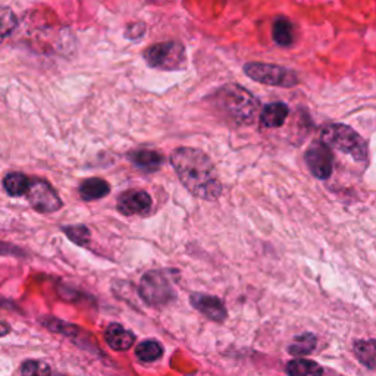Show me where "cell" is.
Listing matches in <instances>:
<instances>
[{"instance_id":"cell-5","label":"cell","mask_w":376,"mask_h":376,"mask_svg":"<svg viewBox=\"0 0 376 376\" xmlns=\"http://www.w3.org/2000/svg\"><path fill=\"white\" fill-rule=\"evenodd\" d=\"M140 296L149 306L162 307L173 303L177 293L165 272L149 270L140 281Z\"/></svg>"},{"instance_id":"cell-18","label":"cell","mask_w":376,"mask_h":376,"mask_svg":"<svg viewBox=\"0 0 376 376\" xmlns=\"http://www.w3.org/2000/svg\"><path fill=\"white\" fill-rule=\"evenodd\" d=\"M318 346V337L312 332H304L293 339L288 346V353L293 356H307L315 351Z\"/></svg>"},{"instance_id":"cell-2","label":"cell","mask_w":376,"mask_h":376,"mask_svg":"<svg viewBox=\"0 0 376 376\" xmlns=\"http://www.w3.org/2000/svg\"><path fill=\"white\" fill-rule=\"evenodd\" d=\"M215 106L237 125H251L259 115L261 101L238 84H227L213 93Z\"/></svg>"},{"instance_id":"cell-3","label":"cell","mask_w":376,"mask_h":376,"mask_svg":"<svg viewBox=\"0 0 376 376\" xmlns=\"http://www.w3.org/2000/svg\"><path fill=\"white\" fill-rule=\"evenodd\" d=\"M320 140L330 149L350 155L357 162H366L368 144L363 137L346 124H331L320 134Z\"/></svg>"},{"instance_id":"cell-16","label":"cell","mask_w":376,"mask_h":376,"mask_svg":"<svg viewBox=\"0 0 376 376\" xmlns=\"http://www.w3.org/2000/svg\"><path fill=\"white\" fill-rule=\"evenodd\" d=\"M135 356L142 363H153L158 362L163 356V347L156 339H146L137 346Z\"/></svg>"},{"instance_id":"cell-25","label":"cell","mask_w":376,"mask_h":376,"mask_svg":"<svg viewBox=\"0 0 376 376\" xmlns=\"http://www.w3.org/2000/svg\"><path fill=\"white\" fill-rule=\"evenodd\" d=\"M16 251L12 246L5 244V243H0V254H16Z\"/></svg>"},{"instance_id":"cell-10","label":"cell","mask_w":376,"mask_h":376,"mask_svg":"<svg viewBox=\"0 0 376 376\" xmlns=\"http://www.w3.org/2000/svg\"><path fill=\"white\" fill-rule=\"evenodd\" d=\"M192 304L197 312L206 316L208 319L213 322H224L228 316L225 304L219 297L215 296H208L201 293H194L192 294Z\"/></svg>"},{"instance_id":"cell-14","label":"cell","mask_w":376,"mask_h":376,"mask_svg":"<svg viewBox=\"0 0 376 376\" xmlns=\"http://www.w3.org/2000/svg\"><path fill=\"white\" fill-rule=\"evenodd\" d=\"M128 159L146 173H155L163 165V156L155 150H134L128 153Z\"/></svg>"},{"instance_id":"cell-15","label":"cell","mask_w":376,"mask_h":376,"mask_svg":"<svg viewBox=\"0 0 376 376\" xmlns=\"http://www.w3.org/2000/svg\"><path fill=\"white\" fill-rule=\"evenodd\" d=\"M272 39L281 47L294 44V24L285 16H278L272 25Z\"/></svg>"},{"instance_id":"cell-22","label":"cell","mask_w":376,"mask_h":376,"mask_svg":"<svg viewBox=\"0 0 376 376\" xmlns=\"http://www.w3.org/2000/svg\"><path fill=\"white\" fill-rule=\"evenodd\" d=\"M63 232L68 235L71 242L78 246H85L90 240V230L85 225H75V227H63Z\"/></svg>"},{"instance_id":"cell-19","label":"cell","mask_w":376,"mask_h":376,"mask_svg":"<svg viewBox=\"0 0 376 376\" xmlns=\"http://www.w3.org/2000/svg\"><path fill=\"white\" fill-rule=\"evenodd\" d=\"M285 372L292 376H307V375H322L325 370L323 368L312 361H306V358H296V361H292L287 368Z\"/></svg>"},{"instance_id":"cell-4","label":"cell","mask_w":376,"mask_h":376,"mask_svg":"<svg viewBox=\"0 0 376 376\" xmlns=\"http://www.w3.org/2000/svg\"><path fill=\"white\" fill-rule=\"evenodd\" d=\"M144 61L149 66L162 71H177L187 62L185 47L180 42L156 43L144 50Z\"/></svg>"},{"instance_id":"cell-7","label":"cell","mask_w":376,"mask_h":376,"mask_svg":"<svg viewBox=\"0 0 376 376\" xmlns=\"http://www.w3.org/2000/svg\"><path fill=\"white\" fill-rule=\"evenodd\" d=\"M28 203L34 211L40 213H54L62 209L63 203L55 188L47 181L40 178H31L28 190L25 193Z\"/></svg>"},{"instance_id":"cell-6","label":"cell","mask_w":376,"mask_h":376,"mask_svg":"<svg viewBox=\"0 0 376 376\" xmlns=\"http://www.w3.org/2000/svg\"><path fill=\"white\" fill-rule=\"evenodd\" d=\"M244 74L254 81L273 87L292 89L299 84V77L293 70L273 63L249 62L244 65Z\"/></svg>"},{"instance_id":"cell-11","label":"cell","mask_w":376,"mask_h":376,"mask_svg":"<svg viewBox=\"0 0 376 376\" xmlns=\"http://www.w3.org/2000/svg\"><path fill=\"white\" fill-rule=\"evenodd\" d=\"M108 346L115 351H127L135 343V334L119 323H109L105 331Z\"/></svg>"},{"instance_id":"cell-17","label":"cell","mask_w":376,"mask_h":376,"mask_svg":"<svg viewBox=\"0 0 376 376\" xmlns=\"http://www.w3.org/2000/svg\"><path fill=\"white\" fill-rule=\"evenodd\" d=\"M30 180L31 178H28L27 175L21 174V173H9L4 178L5 192L12 197L25 196V193L28 190V185H30Z\"/></svg>"},{"instance_id":"cell-12","label":"cell","mask_w":376,"mask_h":376,"mask_svg":"<svg viewBox=\"0 0 376 376\" xmlns=\"http://www.w3.org/2000/svg\"><path fill=\"white\" fill-rule=\"evenodd\" d=\"M111 193V184L104 178H89L80 184L78 194L84 201H94Z\"/></svg>"},{"instance_id":"cell-24","label":"cell","mask_w":376,"mask_h":376,"mask_svg":"<svg viewBox=\"0 0 376 376\" xmlns=\"http://www.w3.org/2000/svg\"><path fill=\"white\" fill-rule=\"evenodd\" d=\"M144 32H146V25L143 23H134L127 27L125 37L130 40H139L144 36Z\"/></svg>"},{"instance_id":"cell-1","label":"cell","mask_w":376,"mask_h":376,"mask_svg":"<svg viewBox=\"0 0 376 376\" xmlns=\"http://www.w3.org/2000/svg\"><path fill=\"white\" fill-rule=\"evenodd\" d=\"M170 165L181 184L194 197L213 201L222 194V182L215 163L206 153L194 147H178L170 153Z\"/></svg>"},{"instance_id":"cell-20","label":"cell","mask_w":376,"mask_h":376,"mask_svg":"<svg viewBox=\"0 0 376 376\" xmlns=\"http://www.w3.org/2000/svg\"><path fill=\"white\" fill-rule=\"evenodd\" d=\"M375 339H361L356 341L354 344V354L357 361L361 362L368 369H375L376 358H375Z\"/></svg>"},{"instance_id":"cell-8","label":"cell","mask_w":376,"mask_h":376,"mask_svg":"<svg viewBox=\"0 0 376 376\" xmlns=\"http://www.w3.org/2000/svg\"><path fill=\"white\" fill-rule=\"evenodd\" d=\"M306 163L311 169L313 177L318 180H328L332 175L334 169V156L331 149L322 142L315 143L306 151Z\"/></svg>"},{"instance_id":"cell-26","label":"cell","mask_w":376,"mask_h":376,"mask_svg":"<svg viewBox=\"0 0 376 376\" xmlns=\"http://www.w3.org/2000/svg\"><path fill=\"white\" fill-rule=\"evenodd\" d=\"M11 332V327H9V325L6 323V322H4V320H0V337H5V335H8Z\"/></svg>"},{"instance_id":"cell-13","label":"cell","mask_w":376,"mask_h":376,"mask_svg":"<svg viewBox=\"0 0 376 376\" xmlns=\"http://www.w3.org/2000/svg\"><path fill=\"white\" fill-rule=\"evenodd\" d=\"M288 113L289 109L285 104H282V101L269 104L262 109L261 125L265 128H280L284 125Z\"/></svg>"},{"instance_id":"cell-23","label":"cell","mask_w":376,"mask_h":376,"mask_svg":"<svg viewBox=\"0 0 376 376\" xmlns=\"http://www.w3.org/2000/svg\"><path fill=\"white\" fill-rule=\"evenodd\" d=\"M21 373L23 375H50L52 373V369L49 368L44 362L39 361H27L21 366Z\"/></svg>"},{"instance_id":"cell-9","label":"cell","mask_w":376,"mask_h":376,"mask_svg":"<svg viewBox=\"0 0 376 376\" xmlns=\"http://www.w3.org/2000/svg\"><path fill=\"white\" fill-rule=\"evenodd\" d=\"M153 200L144 190H127L118 197L116 208L125 216L143 215L151 209Z\"/></svg>"},{"instance_id":"cell-21","label":"cell","mask_w":376,"mask_h":376,"mask_svg":"<svg viewBox=\"0 0 376 376\" xmlns=\"http://www.w3.org/2000/svg\"><path fill=\"white\" fill-rule=\"evenodd\" d=\"M18 27V16L8 6H0V43L12 36Z\"/></svg>"}]
</instances>
